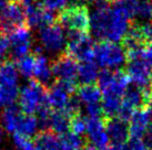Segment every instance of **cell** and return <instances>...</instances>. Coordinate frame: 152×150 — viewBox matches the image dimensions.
Returning <instances> with one entry per match:
<instances>
[{
	"mask_svg": "<svg viewBox=\"0 0 152 150\" xmlns=\"http://www.w3.org/2000/svg\"><path fill=\"white\" fill-rule=\"evenodd\" d=\"M62 29L66 28L70 33L89 34L90 32V14L85 4H72L61 10L56 19Z\"/></svg>",
	"mask_w": 152,
	"mask_h": 150,
	"instance_id": "6da1fadb",
	"label": "cell"
},
{
	"mask_svg": "<svg viewBox=\"0 0 152 150\" xmlns=\"http://www.w3.org/2000/svg\"><path fill=\"white\" fill-rule=\"evenodd\" d=\"M76 88L73 84L57 82L47 92V105L55 112H61L75 116L79 104L75 98H72V93Z\"/></svg>",
	"mask_w": 152,
	"mask_h": 150,
	"instance_id": "7a4b0ae2",
	"label": "cell"
},
{
	"mask_svg": "<svg viewBox=\"0 0 152 150\" xmlns=\"http://www.w3.org/2000/svg\"><path fill=\"white\" fill-rule=\"evenodd\" d=\"M18 103L23 114L34 116L47 107V89L37 81H30L19 91Z\"/></svg>",
	"mask_w": 152,
	"mask_h": 150,
	"instance_id": "3957f363",
	"label": "cell"
},
{
	"mask_svg": "<svg viewBox=\"0 0 152 150\" xmlns=\"http://www.w3.org/2000/svg\"><path fill=\"white\" fill-rule=\"evenodd\" d=\"M94 58L100 66L109 71H118L127 61L122 46L107 40H101L96 44Z\"/></svg>",
	"mask_w": 152,
	"mask_h": 150,
	"instance_id": "277c9868",
	"label": "cell"
},
{
	"mask_svg": "<svg viewBox=\"0 0 152 150\" xmlns=\"http://www.w3.org/2000/svg\"><path fill=\"white\" fill-rule=\"evenodd\" d=\"M27 25V7L26 4L8 0L6 7L0 12V33L8 35L13 30Z\"/></svg>",
	"mask_w": 152,
	"mask_h": 150,
	"instance_id": "5b68a950",
	"label": "cell"
},
{
	"mask_svg": "<svg viewBox=\"0 0 152 150\" xmlns=\"http://www.w3.org/2000/svg\"><path fill=\"white\" fill-rule=\"evenodd\" d=\"M130 79L126 72L109 71L104 70L99 74L98 77V87L100 88L102 96H118L122 97L128 91L130 85Z\"/></svg>",
	"mask_w": 152,
	"mask_h": 150,
	"instance_id": "8992f818",
	"label": "cell"
},
{
	"mask_svg": "<svg viewBox=\"0 0 152 150\" xmlns=\"http://www.w3.org/2000/svg\"><path fill=\"white\" fill-rule=\"evenodd\" d=\"M94 48L96 43L89 34L70 33L66 45V54L80 63L91 62L94 60Z\"/></svg>",
	"mask_w": 152,
	"mask_h": 150,
	"instance_id": "52a82bcc",
	"label": "cell"
},
{
	"mask_svg": "<svg viewBox=\"0 0 152 150\" xmlns=\"http://www.w3.org/2000/svg\"><path fill=\"white\" fill-rule=\"evenodd\" d=\"M77 102L88 117H100L102 112V93L94 84L82 85L77 89Z\"/></svg>",
	"mask_w": 152,
	"mask_h": 150,
	"instance_id": "ba28073f",
	"label": "cell"
},
{
	"mask_svg": "<svg viewBox=\"0 0 152 150\" xmlns=\"http://www.w3.org/2000/svg\"><path fill=\"white\" fill-rule=\"evenodd\" d=\"M71 118L69 115L61 112H55L50 109L43 108L39 112V123L41 127H46L50 133L57 136H64L70 131V121Z\"/></svg>",
	"mask_w": 152,
	"mask_h": 150,
	"instance_id": "9c48e42d",
	"label": "cell"
},
{
	"mask_svg": "<svg viewBox=\"0 0 152 150\" xmlns=\"http://www.w3.org/2000/svg\"><path fill=\"white\" fill-rule=\"evenodd\" d=\"M78 66L79 64L75 58L68 54H64L52 62L51 71L58 82L76 85L78 79Z\"/></svg>",
	"mask_w": 152,
	"mask_h": 150,
	"instance_id": "30bf717a",
	"label": "cell"
},
{
	"mask_svg": "<svg viewBox=\"0 0 152 150\" xmlns=\"http://www.w3.org/2000/svg\"><path fill=\"white\" fill-rule=\"evenodd\" d=\"M147 105V98H145V92L144 89L139 87H129L128 91L124 93L121 100V107L118 114V117L122 120L127 121L130 119L131 115L141 109V106Z\"/></svg>",
	"mask_w": 152,
	"mask_h": 150,
	"instance_id": "8fae6325",
	"label": "cell"
},
{
	"mask_svg": "<svg viewBox=\"0 0 152 150\" xmlns=\"http://www.w3.org/2000/svg\"><path fill=\"white\" fill-rule=\"evenodd\" d=\"M40 42L43 48L49 52H60L67 45V38L62 27L58 23H51L40 29Z\"/></svg>",
	"mask_w": 152,
	"mask_h": 150,
	"instance_id": "7c38bea8",
	"label": "cell"
},
{
	"mask_svg": "<svg viewBox=\"0 0 152 150\" xmlns=\"http://www.w3.org/2000/svg\"><path fill=\"white\" fill-rule=\"evenodd\" d=\"M127 75L131 82L135 84V86L142 89L151 87L152 83V70L149 64L143 60V58H134L128 61Z\"/></svg>",
	"mask_w": 152,
	"mask_h": 150,
	"instance_id": "4fadbf2b",
	"label": "cell"
},
{
	"mask_svg": "<svg viewBox=\"0 0 152 150\" xmlns=\"http://www.w3.org/2000/svg\"><path fill=\"white\" fill-rule=\"evenodd\" d=\"M86 133L91 147L96 150H104L110 146V138L108 136L106 124L100 117H87Z\"/></svg>",
	"mask_w": 152,
	"mask_h": 150,
	"instance_id": "5bb4252c",
	"label": "cell"
},
{
	"mask_svg": "<svg viewBox=\"0 0 152 150\" xmlns=\"http://www.w3.org/2000/svg\"><path fill=\"white\" fill-rule=\"evenodd\" d=\"M10 40V51L13 58L20 60L23 56L28 55L31 45V34L29 27H21L13 30L8 34Z\"/></svg>",
	"mask_w": 152,
	"mask_h": 150,
	"instance_id": "9a60e30c",
	"label": "cell"
},
{
	"mask_svg": "<svg viewBox=\"0 0 152 150\" xmlns=\"http://www.w3.org/2000/svg\"><path fill=\"white\" fill-rule=\"evenodd\" d=\"M151 116L148 109H138L129 119V133L132 139H143L149 133L151 126Z\"/></svg>",
	"mask_w": 152,
	"mask_h": 150,
	"instance_id": "2e32d148",
	"label": "cell"
},
{
	"mask_svg": "<svg viewBox=\"0 0 152 150\" xmlns=\"http://www.w3.org/2000/svg\"><path fill=\"white\" fill-rule=\"evenodd\" d=\"M19 79L16 64L11 61H0V92L19 93Z\"/></svg>",
	"mask_w": 152,
	"mask_h": 150,
	"instance_id": "e0dca14e",
	"label": "cell"
},
{
	"mask_svg": "<svg viewBox=\"0 0 152 150\" xmlns=\"http://www.w3.org/2000/svg\"><path fill=\"white\" fill-rule=\"evenodd\" d=\"M27 7V25L29 28L42 29L53 23V14L45 9L41 4H28Z\"/></svg>",
	"mask_w": 152,
	"mask_h": 150,
	"instance_id": "ac0fdd59",
	"label": "cell"
},
{
	"mask_svg": "<svg viewBox=\"0 0 152 150\" xmlns=\"http://www.w3.org/2000/svg\"><path fill=\"white\" fill-rule=\"evenodd\" d=\"M106 128L110 141L113 142V145L115 146L126 145L128 138L130 136L127 121L122 120L119 117H113L110 118L109 121L106 124Z\"/></svg>",
	"mask_w": 152,
	"mask_h": 150,
	"instance_id": "d6986e66",
	"label": "cell"
},
{
	"mask_svg": "<svg viewBox=\"0 0 152 150\" xmlns=\"http://www.w3.org/2000/svg\"><path fill=\"white\" fill-rule=\"evenodd\" d=\"M23 112L18 109L15 106L8 107L4 110V112L1 114L0 117V120H1V128L8 133L15 135L17 133L18 125H19V121L21 119Z\"/></svg>",
	"mask_w": 152,
	"mask_h": 150,
	"instance_id": "ffe728a7",
	"label": "cell"
},
{
	"mask_svg": "<svg viewBox=\"0 0 152 150\" xmlns=\"http://www.w3.org/2000/svg\"><path fill=\"white\" fill-rule=\"evenodd\" d=\"M40 127L41 126H40L38 117L34 116V115H26V114H23L20 121H19L18 129L16 133L21 135V136L29 139V138L34 137L38 133V130L40 129Z\"/></svg>",
	"mask_w": 152,
	"mask_h": 150,
	"instance_id": "44dd1931",
	"label": "cell"
},
{
	"mask_svg": "<svg viewBox=\"0 0 152 150\" xmlns=\"http://www.w3.org/2000/svg\"><path fill=\"white\" fill-rule=\"evenodd\" d=\"M36 55V69H34V77H36V81L40 84L45 85L46 83L50 82L52 75L51 65L49 64L46 56H43L40 53H37Z\"/></svg>",
	"mask_w": 152,
	"mask_h": 150,
	"instance_id": "7402d4cb",
	"label": "cell"
},
{
	"mask_svg": "<svg viewBox=\"0 0 152 150\" xmlns=\"http://www.w3.org/2000/svg\"><path fill=\"white\" fill-rule=\"evenodd\" d=\"M99 74L100 73L98 71V66L94 61L82 62L78 66V79H80L83 85L93 84L96 81H98Z\"/></svg>",
	"mask_w": 152,
	"mask_h": 150,
	"instance_id": "603a6c76",
	"label": "cell"
},
{
	"mask_svg": "<svg viewBox=\"0 0 152 150\" xmlns=\"http://www.w3.org/2000/svg\"><path fill=\"white\" fill-rule=\"evenodd\" d=\"M34 144L39 150H60L61 137L50 131H43L38 135Z\"/></svg>",
	"mask_w": 152,
	"mask_h": 150,
	"instance_id": "cb8c5ba5",
	"label": "cell"
},
{
	"mask_svg": "<svg viewBox=\"0 0 152 150\" xmlns=\"http://www.w3.org/2000/svg\"><path fill=\"white\" fill-rule=\"evenodd\" d=\"M133 16L145 25L152 21V0H135Z\"/></svg>",
	"mask_w": 152,
	"mask_h": 150,
	"instance_id": "d4e9b609",
	"label": "cell"
},
{
	"mask_svg": "<svg viewBox=\"0 0 152 150\" xmlns=\"http://www.w3.org/2000/svg\"><path fill=\"white\" fill-rule=\"evenodd\" d=\"M17 70L25 77H34V69H36V55H26L22 58L18 60Z\"/></svg>",
	"mask_w": 152,
	"mask_h": 150,
	"instance_id": "484cf974",
	"label": "cell"
},
{
	"mask_svg": "<svg viewBox=\"0 0 152 150\" xmlns=\"http://www.w3.org/2000/svg\"><path fill=\"white\" fill-rule=\"evenodd\" d=\"M87 130V117L81 115H75L70 121V131L69 133H75L77 136H82L86 133Z\"/></svg>",
	"mask_w": 152,
	"mask_h": 150,
	"instance_id": "4316f807",
	"label": "cell"
},
{
	"mask_svg": "<svg viewBox=\"0 0 152 150\" xmlns=\"http://www.w3.org/2000/svg\"><path fill=\"white\" fill-rule=\"evenodd\" d=\"M68 0H42V6L43 8L47 9L48 11H57V10H64L66 8Z\"/></svg>",
	"mask_w": 152,
	"mask_h": 150,
	"instance_id": "83f0119b",
	"label": "cell"
},
{
	"mask_svg": "<svg viewBox=\"0 0 152 150\" xmlns=\"http://www.w3.org/2000/svg\"><path fill=\"white\" fill-rule=\"evenodd\" d=\"M10 51V40L7 34L0 33V61Z\"/></svg>",
	"mask_w": 152,
	"mask_h": 150,
	"instance_id": "f1b7e54d",
	"label": "cell"
},
{
	"mask_svg": "<svg viewBox=\"0 0 152 150\" xmlns=\"http://www.w3.org/2000/svg\"><path fill=\"white\" fill-rule=\"evenodd\" d=\"M30 140L28 138L23 137L21 135H12V144H13V147L16 148L17 150H23L26 147L28 146L30 144Z\"/></svg>",
	"mask_w": 152,
	"mask_h": 150,
	"instance_id": "f546056e",
	"label": "cell"
},
{
	"mask_svg": "<svg viewBox=\"0 0 152 150\" xmlns=\"http://www.w3.org/2000/svg\"><path fill=\"white\" fill-rule=\"evenodd\" d=\"M127 148L128 150H151L143 139H131L127 145Z\"/></svg>",
	"mask_w": 152,
	"mask_h": 150,
	"instance_id": "4dcf8cb0",
	"label": "cell"
},
{
	"mask_svg": "<svg viewBox=\"0 0 152 150\" xmlns=\"http://www.w3.org/2000/svg\"><path fill=\"white\" fill-rule=\"evenodd\" d=\"M142 32H143L144 39L147 43L152 44V25L151 23H147V25H142Z\"/></svg>",
	"mask_w": 152,
	"mask_h": 150,
	"instance_id": "1f68e13d",
	"label": "cell"
},
{
	"mask_svg": "<svg viewBox=\"0 0 152 150\" xmlns=\"http://www.w3.org/2000/svg\"><path fill=\"white\" fill-rule=\"evenodd\" d=\"M142 58H143L144 61L149 64V66L152 69V44H149V45L145 48Z\"/></svg>",
	"mask_w": 152,
	"mask_h": 150,
	"instance_id": "d6a6232c",
	"label": "cell"
},
{
	"mask_svg": "<svg viewBox=\"0 0 152 150\" xmlns=\"http://www.w3.org/2000/svg\"><path fill=\"white\" fill-rule=\"evenodd\" d=\"M104 150H128V148H127V145H122V146H115V145H112V146H109Z\"/></svg>",
	"mask_w": 152,
	"mask_h": 150,
	"instance_id": "836d02e7",
	"label": "cell"
},
{
	"mask_svg": "<svg viewBox=\"0 0 152 150\" xmlns=\"http://www.w3.org/2000/svg\"><path fill=\"white\" fill-rule=\"evenodd\" d=\"M60 150H77V149L72 148L70 145H68L67 142L62 139V137H61V148H60Z\"/></svg>",
	"mask_w": 152,
	"mask_h": 150,
	"instance_id": "e575fe53",
	"label": "cell"
},
{
	"mask_svg": "<svg viewBox=\"0 0 152 150\" xmlns=\"http://www.w3.org/2000/svg\"><path fill=\"white\" fill-rule=\"evenodd\" d=\"M8 2V0H0V12L2 11V9L6 7V4Z\"/></svg>",
	"mask_w": 152,
	"mask_h": 150,
	"instance_id": "d590c367",
	"label": "cell"
},
{
	"mask_svg": "<svg viewBox=\"0 0 152 150\" xmlns=\"http://www.w3.org/2000/svg\"><path fill=\"white\" fill-rule=\"evenodd\" d=\"M4 133H6V131H4L1 127H0V141H2L4 138Z\"/></svg>",
	"mask_w": 152,
	"mask_h": 150,
	"instance_id": "8d00e7d4",
	"label": "cell"
},
{
	"mask_svg": "<svg viewBox=\"0 0 152 150\" xmlns=\"http://www.w3.org/2000/svg\"><path fill=\"white\" fill-rule=\"evenodd\" d=\"M81 150H96L93 147H91V146H89V147H85V148H82Z\"/></svg>",
	"mask_w": 152,
	"mask_h": 150,
	"instance_id": "74e56055",
	"label": "cell"
},
{
	"mask_svg": "<svg viewBox=\"0 0 152 150\" xmlns=\"http://www.w3.org/2000/svg\"><path fill=\"white\" fill-rule=\"evenodd\" d=\"M16 1H20V2H23V4H30V0H16Z\"/></svg>",
	"mask_w": 152,
	"mask_h": 150,
	"instance_id": "f35d334b",
	"label": "cell"
},
{
	"mask_svg": "<svg viewBox=\"0 0 152 150\" xmlns=\"http://www.w3.org/2000/svg\"><path fill=\"white\" fill-rule=\"evenodd\" d=\"M150 131H149V133H150V135H152V123H151V126H150Z\"/></svg>",
	"mask_w": 152,
	"mask_h": 150,
	"instance_id": "ab89813d",
	"label": "cell"
},
{
	"mask_svg": "<svg viewBox=\"0 0 152 150\" xmlns=\"http://www.w3.org/2000/svg\"><path fill=\"white\" fill-rule=\"evenodd\" d=\"M90 1H93V2H96V1H99V0H90ZM110 1H112V0H110Z\"/></svg>",
	"mask_w": 152,
	"mask_h": 150,
	"instance_id": "60d3db41",
	"label": "cell"
},
{
	"mask_svg": "<svg viewBox=\"0 0 152 150\" xmlns=\"http://www.w3.org/2000/svg\"><path fill=\"white\" fill-rule=\"evenodd\" d=\"M115 1H129V0H115Z\"/></svg>",
	"mask_w": 152,
	"mask_h": 150,
	"instance_id": "b9f144b4",
	"label": "cell"
},
{
	"mask_svg": "<svg viewBox=\"0 0 152 150\" xmlns=\"http://www.w3.org/2000/svg\"><path fill=\"white\" fill-rule=\"evenodd\" d=\"M0 150H4V149H2V148H0Z\"/></svg>",
	"mask_w": 152,
	"mask_h": 150,
	"instance_id": "7bdbcfd3",
	"label": "cell"
}]
</instances>
